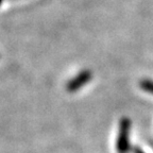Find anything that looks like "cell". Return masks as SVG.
Returning a JSON list of instances; mask_svg holds the SVG:
<instances>
[{"instance_id":"obj_1","label":"cell","mask_w":153,"mask_h":153,"mask_svg":"<svg viewBox=\"0 0 153 153\" xmlns=\"http://www.w3.org/2000/svg\"><path fill=\"white\" fill-rule=\"evenodd\" d=\"M130 129L131 121L129 118H122L119 124V133L117 137V150L120 153H127L130 149Z\"/></svg>"},{"instance_id":"obj_5","label":"cell","mask_w":153,"mask_h":153,"mask_svg":"<svg viewBox=\"0 0 153 153\" xmlns=\"http://www.w3.org/2000/svg\"><path fill=\"white\" fill-rule=\"evenodd\" d=\"M1 2H2V0H0V4H1Z\"/></svg>"},{"instance_id":"obj_3","label":"cell","mask_w":153,"mask_h":153,"mask_svg":"<svg viewBox=\"0 0 153 153\" xmlns=\"http://www.w3.org/2000/svg\"><path fill=\"white\" fill-rule=\"evenodd\" d=\"M140 87L143 91H148V93L153 95V81H151V80H143L140 82Z\"/></svg>"},{"instance_id":"obj_4","label":"cell","mask_w":153,"mask_h":153,"mask_svg":"<svg viewBox=\"0 0 153 153\" xmlns=\"http://www.w3.org/2000/svg\"><path fill=\"white\" fill-rule=\"evenodd\" d=\"M133 153H145V152H143L140 148H137V147H135V148H133Z\"/></svg>"},{"instance_id":"obj_2","label":"cell","mask_w":153,"mask_h":153,"mask_svg":"<svg viewBox=\"0 0 153 153\" xmlns=\"http://www.w3.org/2000/svg\"><path fill=\"white\" fill-rule=\"evenodd\" d=\"M91 79V74L89 70H84L80 72L76 78L70 80L67 84V91H76L79 88H81L84 84H86L89 80Z\"/></svg>"}]
</instances>
